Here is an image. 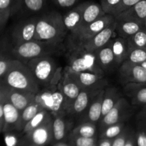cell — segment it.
<instances>
[{
  "instance_id": "cell-22",
  "label": "cell",
  "mask_w": 146,
  "mask_h": 146,
  "mask_svg": "<svg viewBox=\"0 0 146 146\" xmlns=\"http://www.w3.org/2000/svg\"><path fill=\"white\" fill-rule=\"evenodd\" d=\"M106 14L103 10L101 4L92 1H86L84 11H83L82 20L78 29L94 22Z\"/></svg>"
},
{
  "instance_id": "cell-55",
  "label": "cell",
  "mask_w": 146,
  "mask_h": 146,
  "mask_svg": "<svg viewBox=\"0 0 146 146\" xmlns=\"http://www.w3.org/2000/svg\"><path fill=\"white\" fill-rule=\"evenodd\" d=\"M93 146H96V144H95V145H93Z\"/></svg>"
},
{
  "instance_id": "cell-41",
  "label": "cell",
  "mask_w": 146,
  "mask_h": 146,
  "mask_svg": "<svg viewBox=\"0 0 146 146\" xmlns=\"http://www.w3.org/2000/svg\"><path fill=\"white\" fill-rule=\"evenodd\" d=\"M79 0H52L54 6L61 9H68L74 7Z\"/></svg>"
},
{
  "instance_id": "cell-33",
  "label": "cell",
  "mask_w": 146,
  "mask_h": 146,
  "mask_svg": "<svg viewBox=\"0 0 146 146\" xmlns=\"http://www.w3.org/2000/svg\"><path fill=\"white\" fill-rule=\"evenodd\" d=\"M125 129V123L123 122L118 123L109 125L104 129H103L102 138L108 139H114L120 135Z\"/></svg>"
},
{
  "instance_id": "cell-43",
  "label": "cell",
  "mask_w": 146,
  "mask_h": 146,
  "mask_svg": "<svg viewBox=\"0 0 146 146\" xmlns=\"http://www.w3.org/2000/svg\"><path fill=\"white\" fill-rule=\"evenodd\" d=\"M13 14L12 11L10 10H0V31L5 27L9 19Z\"/></svg>"
},
{
  "instance_id": "cell-21",
  "label": "cell",
  "mask_w": 146,
  "mask_h": 146,
  "mask_svg": "<svg viewBox=\"0 0 146 146\" xmlns=\"http://www.w3.org/2000/svg\"><path fill=\"white\" fill-rule=\"evenodd\" d=\"M96 55L98 64L104 73L111 72L115 67H119L116 64L110 42L96 51Z\"/></svg>"
},
{
  "instance_id": "cell-18",
  "label": "cell",
  "mask_w": 146,
  "mask_h": 146,
  "mask_svg": "<svg viewBox=\"0 0 146 146\" xmlns=\"http://www.w3.org/2000/svg\"><path fill=\"white\" fill-rule=\"evenodd\" d=\"M52 123L53 119L27 133L34 145L43 146L51 141L53 138Z\"/></svg>"
},
{
  "instance_id": "cell-3",
  "label": "cell",
  "mask_w": 146,
  "mask_h": 146,
  "mask_svg": "<svg viewBox=\"0 0 146 146\" xmlns=\"http://www.w3.org/2000/svg\"><path fill=\"white\" fill-rule=\"evenodd\" d=\"M65 50L64 44L32 40L19 45L13 46L11 54L13 58L25 63L35 58L58 55Z\"/></svg>"
},
{
  "instance_id": "cell-7",
  "label": "cell",
  "mask_w": 146,
  "mask_h": 146,
  "mask_svg": "<svg viewBox=\"0 0 146 146\" xmlns=\"http://www.w3.org/2000/svg\"><path fill=\"white\" fill-rule=\"evenodd\" d=\"M115 21V17L106 14L94 22L82 27L68 36L67 48L81 47L86 41Z\"/></svg>"
},
{
  "instance_id": "cell-4",
  "label": "cell",
  "mask_w": 146,
  "mask_h": 146,
  "mask_svg": "<svg viewBox=\"0 0 146 146\" xmlns=\"http://www.w3.org/2000/svg\"><path fill=\"white\" fill-rule=\"evenodd\" d=\"M0 80L8 87L18 91L36 94L41 89L29 68L17 59Z\"/></svg>"
},
{
  "instance_id": "cell-32",
  "label": "cell",
  "mask_w": 146,
  "mask_h": 146,
  "mask_svg": "<svg viewBox=\"0 0 146 146\" xmlns=\"http://www.w3.org/2000/svg\"><path fill=\"white\" fill-rule=\"evenodd\" d=\"M47 0H23L22 8L31 14H38L46 8Z\"/></svg>"
},
{
  "instance_id": "cell-31",
  "label": "cell",
  "mask_w": 146,
  "mask_h": 146,
  "mask_svg": "<svg viewBox=\"0 0 146 146\" xmlns=\"http://www.w3.org/2000/svg\"><path fill=\"white\" fill-rule=\"evenodd\" d=\"M127 40L130 48L146 47V27H144L140 29Z\"/></svg>"
},
{
  "instance_id": "cell-17",
  "label": "cell",
  "mask_w": 146,
  "mask_h": 146,
  "mask_svg": "<svg viewBox=\"0 0 146 146\" xmlns=\"http://www.w3.org/2000/svg\"><path fill=\"white\" fill-rule=\"evenodd\" d=\"M61 86L68 110L82 88L76 81V80L64 70L63 71V76L61 80Z\"/></svg>"
},
{
  "instance_id": "cell-26",
  "label": "cell",
  "mask_w": 146,
  "mask_h": 146,
  "mask_svg": "<svg viewBox=\"0 0 146 146\" xmlns=\"http://www.w3.org/2000/svg\"><path fill=\"white\" fill-rule=\"evenodd\" d=\"M65 114L53 116L52 130L53 139L56 141H61L65 138L68 129V121H66Z\"/></svg>"
},
{
  "instance_id": "cell-47",
  "label": "cell",
  "mask_w": 146,
  "mask_h": 146,
  "mask_svg": "<svg viewBox=\"0 0 146 146\" xmlns=\"http://www.w3.org/2000/svg\"><path fill=\"white\" fill-rule=\"evenodd\" d=\"M135 135L133 133H130L128 140L124 146H135Z\"/></svg>"
},
{
  "instance_id": "cell-27",
  "label": "cell",
  "mask_w": 146,
  "mask_h": 146,
  "mask_svg": "<svg viewBox=\"0 0 146 146\" xmlns=\"http://www.w3.org/2000/svg\"><path fill=\"white\" fill-rule=\"evenodd\" d=\"M146 16V0H141L131 8L120 13L115 17L136 19L144 23Z\"/></svg>"
},
{
  "instance_id": "cell-35",
  "label": "cell",
  "mask_w": 146,
  "mask_h": 146,
  "mask_svg": "<svg viewBox=\"0 0 146 146\" xmlns=\"http://www.w3.org/2000/svg\"><path fill=\"white\" fill-rule=\"evenodd\" d=\"M23 0H0V10H10L16 14L22 9Z\"/></svg>"
},
{
  "instance_id": "cell-50",
  "label": "cell",
  "mask_w": 146,
  "mask_h": 146,
  "mask_svg": "<svg viewBox=\"0 0 146 146\" xmlns=\"http://www.w3.org/2000/svg\"><path fill=\"white\" fill-rule=\"evenodd\" d=\"M54 146H69V145H66V144L65 143H59L56 144V145H55Z\"/></svg>"
},
{
  "instance_id": "cell-25",
  "label": "cell",
  "mask_w": 146,
  "mask_h": 146,
  "mask_svg": "<svg viewBox=\"0 0 146 146\" xmlns=\"http://www.w3.org/2000/svg\"><path fill=\"white\" fill-rule=\"evenodd\" d=\"M123 97L119 90L113 86H106L104 88V99L102 105V117L108 113L115 106L118 100ZM101 117V118H102Z\"/></svg>"
},
{
  "instance_id": "cell-23",
  "label": "cell",
  "mask_w": 146,
  "mask_h": 146,
  "mask_svg": "<svg viewBox=\"0 0 146 146\" xmlns=\"http://www.w3.org/2000/svg\"><path fill=\"white\" fill-rule=\"evenodd\" d=\"M104 94V89H102L93 98L85 115V121L96 123L101 120V117H102V105Z\"/></svg>"
},
{
  "instance_id": "cell-1",
  "label": "cell",
  "mask_w": 146,
  "mask_h": 146,
  "mask_svg": "<svg viewBox=\"0 0 146 146\" xmlns=\"http://www.w3.org/2000/svg\"><path fill=\"white\" fill-rule=\"evenodd\" d=\"M68 34L63 15L58 11H48L38 15L35 40L64 44Z\"/></svg>"
},
{
  "instance_id": "cell-44",
  "label": "cell",
  "mask_w": 146,
  "mask_h": 146,
  "mask_svg": "<svg viewBox=\"0 0 146 146\" xmlns=\"http://www.w3.org/2000/svg\"><path fill=\"white\" fill-rule=\"evenodd\" d=\"M138 119L141 123H146V105L142 107V109L140 111L138 114Z\"/></svg>"
},
{
  "instance_id": "cell-5",
  "label": "cell",
  "mask_w": 146,
  "mask_h": 146,
  "mask_svg": "<svg viewBox=\"0 0 146 146\" xmlns=\"http://www.w3.org/2000/svg\"><path fill=\"white\" fill-rule=\"evenodd\" d=\"M64 71L71 74L84 71L105 74L98 64L96 52H90L83 47L68 48L67 65Z\"/></svg>"
},
{
  "instance_id": "cell-10",
  "label": "cell",
  "mask_w": 146,
  "mask_h": 146,
  "mask_svg": "<svg viewBox=\"0 0 146 146\" xmlns=\"http://www.w3.org/2000/svg\"><path fill=\"white\" fill-rule=\"evenodd\" d=\"M119 79L123 85L129 83H146V69L141 64L125 60L118 68Z\"/></svg>"
},
{
  "instance_id": "cell-51",
  "label": "cell",
  "mask_w": 146,
  "mask_h": 146,
  "mask_svg": "<svg viewBox=\"0 0 146 146\" xmlns=\"http://www.w3.org/2000/svg\"><path fill=\"white\" fill-rule=\"evenodd\" d=\"M141 64L146 69V61H145V62H143V63H142V64Z\"/></svg>"
},
{
  "instance_id": "cell-13",
  "label": "cell",
  "mask_w": 146,
  "mask_h": 146,
  "mask_svg": "<svg viewBox=\"0 0 146 146\" xmlns=\"http://www.w3.org/2000/svg\"><path fill=\"white\" fill-rule=\"evenodd\" d=\"M2 84L4 98L8 100L11 104H13L21 112L26 107H27L30 104L34 101L36 94L18 91V90L9 88L3 83Z\"/></svg>"
},
{
  "instance_id": "cell-42",
  "label": "cell",
  "mask_w": 146,
  "mask_h": 146,
  "mask_svg": "<svg viewBox=\"0 0 146 146\" xmlns=\"http://www.w3.org/2000/svg\"><path fill=\"white\" fill-rule=\"evenodd\" d=\"M143 127V126H142ZM144 128V127H143ZM135 143L137 146H146V128L141 129L135 134Z\"/></svg>"
},
{
  "instance_id": "cell-49",
  "label": "cell",
  "mask_w": 146,
  "mask_h": 146,
  "mask_svg": "<svg viewBox=\"0 0 146 146\" xmlns=\"http://www.w3.org/2000/svg\"><path fill=\"white\" fill-rule=\"evenodd\" d=\"M4 98V91H3V84L0 81V100Z\"/></svg>"
},
{
  "instance_id": "cell-34",
  "label": "cell",
  "mask_w": 146,
  "mask_h": 146,
  "mask_svg": "<svg viewBox=\"0 0 146 146\" xmlns=\"http://www.w3.org/2000/svg\"><path fill=\"white\" fill-rule=\"evenodd\" d=\"M126 60L138 64L145 62L146 61V47L130 48Z\"/></svg>"
},
{
  "instance_id": "cell-12",
  "label": "cell",
  "mask_w": 146,
  "mask_h": 146,
  "mask_svg": "<svg viewBox=\"0 0 146 146\" xmlns=\"http://www.w3.org/2000/svg\"><path fill=\"white\" fill-rule=\"evenodd\" d=\"M101 90L81 89L77 98L68 108L67 115L73 117L84 116L92 99Z\"/></svg>"
},
{
  "instance_id": "cell-16",
  "label": "cell",
  "mask_w": 146,
  "mask_h": 146,
  "mask_svg": "<svg viewBox=\"0 0 146 146\" xmlns=\"http://www.w3.org/2000/svg\"><path fill=\"white\" fill-rule=\"evenodd\" d=\"M123 90L133 106L146 105V83H129L123 86Z\"/></svg>"
},
{
  "instance_id": "cell-29",
  "label": "cell",
  "mask_w": 146,
  "mask_h": 146,
  "mask_svg": "<svg viewBox=\"0 0 146 146\" xmlns=\"http://www.w3.org/2000/svg\"><path fill=\"white\" fill-rule=\"evenodd\" d=\"M43 107L36 101H34L27 107H26L24 110L21 112V117H20V123L19 130L24 129L26 124L31 121L33 118L36 115L37 113L39 112L41 110L43 109Z\"/></svg>"
},
{
  "instance_id": "cell-28",
  "label": "cell",
  "mask_w": 146,
  "mask_h": 146,
  "mask_svg": "<svg viewBox=\"0 0 146 146\" xmlns=\"http://www.w3.org/2000/svg\"><path fill=\"white\" fill-rule=\"evenodd\" d=\"M53 119V115L47 110L43 108L42 110L37 113L35 116L30 121H29L23 129L24 133H28L30 131L34 130V128L46 123L48 121Z\"/></svg>"
},
{
  "instance_id": "cell-40",
  "label": "cell",
  "mask_w": 146,
  "mask_h": 146,
  "mask_svg": "<svg viewBox=\"0 0 146 146\" xmlns=\"http://www.w3.org/2000/svg\"><path fill=\"white\" fill-rule=\"evenodd\" d=\"M130 133L129 131L124 129V131L118 136L115 138L112 141V146H124L128 140Z\"/></svg>"
},
{
  "instance_id": "cell-20",
  "label": "cell",
  "mask_w": 146,
  "mask_h": 146,
  "mask_svg": "<svg viewBox=\"0 0 146 146\" xmlns=\"http://www.w3.org/2000/svg\"><path fill=\"white\" fill-rule=\"evenodd\" d=\"M1 101H2L3 107H4V130L13 128L19 130L21 111L17 109L5 98H3Z\"/></svg>"
},
{
  "instance_id": "cell-46",
  "label": "cell",
  "mask_w": 146,
  "mask_h": 146,
  "mask_svg": "<svg viewBox=\"0 0 146 146\" xmlns=\"http://www.w3.org/2000/svg\"><path fill=\"white\" fill-rule=\"evenodd\" d=\"M17 142V139L14 136L7 135L5 138V143L7 146H16Z\"/></svg>"
},
{
  "instance_id": "cell-8",
  "label": "cell",
  "mask_w": 146,
  "mask_h": 146,
  "mask_svg": "<svg viewBox=\"0 0 146 146\" xmlns=\"http://www.w3.org/2000/svg\"><path fill=\"white\" fill-rule=\"evenodd\" d=\"M38 15L21 20L15 24L11 31V41L13 46L35 40L36 28Z\"/></svg>"
},
{
  "instance_id": "cell-38",
  "label": "cell",
  "mask_w": 146,
  "mask_h": 146,
  "mask_svg": "<svg viewBox=\"0 0 146 146\" xmlns=\"http://www.w3.org/2000/svg\"><path fill=\"white\" fill-rule=\"evenodd\" d=\"M140 1H141V0H121L119 4L116 7V8L113 10L112 15L115 17L116 15L119 14L120 13L123 12V11H125L128 9L132 7L133 6L139 2Z\"/></svg>"
},
{
  "instance_id": "cell-14",
  "label": "cell",
  "mask_w": 146,
  "mask_h": 146,
  "mask_svg": "<svg viewBox=\"0 0 146 146\" xmlns=\"http://www.w3.org/2000/svg\"><path fill=\"white\" fill-rule=\"evenodd\" d=\"M115 31V22H113L99 33L88 40L82 46L90 52L96 53L100 48L109 44Z\"/></svg>"
},
{
  "instance_id": "cell-39",
  "label": "cell",
  "mask_w": 146,
  "mask_h": 146,
  "mask_svg": "<svg viewBox=\"0 0 146 146\" xmlns=\"http://www.w3.org/2000/svg\"><path fill=\"white\" fill-rule=\"evenodd\" d=\"M121 1V0H101L100 4L106 14L112 15L113 11L119 4Z\"/></svg>"
},
{
  "instance_id": "cell-54",
  "label": "cell",
  "mask_w": 146,
  "mask_h": 146,
  "mask_svg": "<svg viewBox=\"0 0 146 146\" xmlns=\"http://www.w3.org/2000/svg\"><path fill=\"white\" fill-rule=\"evenodd\" d=\"M31 146H37V145H31Z\"/></svg>"
},
{
  "instance_id": "cell-9",
  "label": "cell",
  "mask_w": 146,
  "mask_h": 146,
  "mask_svg": "<svg viewBox=\"0 0 146 146\" xmlns=\"http://www.w3.org/2000/svg\"><path fill=\"white\" fill-rule=\"evenodd\" d=\"M131 103L124 97H121L109 112L101 118L100 126L103 130L109 125L124 122L131 116Z\"/></svg>"
},
{
  "instance_id": "cell-48",
  "label": "cell",
  "mask_w": 146,
  "mask_h": 146,
  "mask_svg": "<svg viewBox=\"0 0 146 146\" xmlns=\"http://www.w3.org/2000/svg\"><path fill=\"white\" fill-rule=\"evenodd\" d=\"M112 139L108 138H102L100 141L98 146H112Z\"/></svg>"
},
{
  "instance_id": "cell-53",
  "label": "cell",
  "mask_w": 146,
  "mask_h": 146,
  "mask_svg": "<svg viewBox=\"0 0 146 146\" xmlns=\"http://www.w3.org/2000/svg\"><path fill=\"white\" fill-rule=\"evenodd\" d=\"M141 125H142V126H143L144 128H146V123L145 124H143V123H141Z\"/></svg>"
},
{
  "instance_id": "cell-11",
  "label": "cell",
  "mask_w": 146,
  "mask_h": 146,
  "mask_svg": "<svg viewBox=\"0 0 146 146\" xmlns=\"http://www.w3.org/2000/svg\"><path fill=\"white\" fill-rule=\"evenodd\" d=\"M68 74L76 80L82 89L101 90L105 88L108 85V81L104 77V75L96 73L84 71Z\"/></svg>"
},
{
  "instance_id": "cell-24",
  "label": "cell",
  "mask_w": 146,
  "mask_h": 146,
  "mask_svg": "<svg viewBox=\"0 0 146 146\" xmlns=\"http://www.w3.org/2000/svg\"><path fill=\"white\" fill-rule=\"evenodd\" d=\"M110 44L112 48L117 65L120 66L121 64L127 59L129 52L130 48L128 40L118 36L117 38H112L111 40Z\"/></svg>"
},
{
  "instance_id": "cell-15",
  "label": "cell",
  "mask_w": 146,
  "mask_h": 146,
  "mask_svg": "<svg viewBox=\"0 0 146 146\" xmlns=\"http://www.w3.org/2000/svg\"><path fill=\"white\" fill-rule=\"evenodd\" d=\"M115 33H116L118 36L125 39H128L130 36L145 27L144 23L133 19L115 17Z\"/></svg>"
},
{
  "instance_id": "cell-6",
  "label": "cell",
  "mask_w": 146,
  "mask_h": 146,
  "mask_svg": "<svg viewBox=\"0 0 146 146\" xmlns=\"http://www.w3.org/2000/svg\"><path fill=\"white\" fill-rule=\"evenodd\" d=\"M24 64L31 71L41 88L49 86L61 68L51 56L33 58Z\"/></svg>"
},
{
  "instance_id": "cell-19",
  "label": "cell",
  "mask_w": 146,
  "mask_h": 146,
  "mask_svg": "<svg viewBox=\"0 0 146 146\" xmlns=\"http://www.w3.org/2000/svg\"><path fill=\"white\" fill-rule=\"evenodd\" d=\"M86 4V1L80 3L68 10L64 15H63L64 25L66 29L68 30L69 34L76 31L79 28L81 20H82L83 11H84Z\"/></svg>"
},
{
  "instance_id": "cell-52",
  "label": "cell",
  "mask_w": 146,
  "mask_h": 146,
  "mask_svg": "<svg viewBox=\"0 0 146 146\" xmlns=\"http://www.w3.org/2000/svg\"><path fill=\"white\" fill-rule=\"evenodd\" d=\"M144 25H145V27H146V16H145V19H144Z\"/></svg>"
},
{
  "instance_id": "cell-2",
  "label": "cell",
  "mask_w": 146,
  "mask_h": 146,
  "mask_svg": "<svg viewBox=\"0 0 146 146\" xmlns=\"http://www.w3.org/2000/svg\"><path fill=\"white\" fill-rule=\"evenodd\" d=\"M63 71L61 68L51 84L47 87L41 88L34 98V101L49 111L53 116L59 114L67 115L68 107L61 86Z\"/></svg>"
},
{
  "instance_id": "cell-36",
  "label": "cell",
  "mask_w": 146,
  "mask_h": 146,
  "mask_svg": "<svg viewBox=\"0 0 146 146\" xmlns=\"http://www.w3.org/2000/svg\"><path fill=\"white\" fill-rule=\"evenodd\" d=\"M17 59L12 56H0V78H2L6 73L14 65Z\"/></svg>"
},
{
  "instance_id": "cell-30",
  "label": "cell",
  "mask_w": 146,
  "mask_h": 146,
  "mask_svg": "<svg viewBox=\"0 0 146 146\" xmlns=\"http://www.w3.org/2000/svg\"><path fill=\"white\" fill-rule=\"evenodd\" d=\"M96 133V123L84 121L73 130L72 134L86 138H94Z\"/></svg>"
},
{
  "instance_id": "cell-45",
  "label": "cell",
  "mask_w": 146,
  "mask_h": 146,
  "mask_svg": "<svg viewBox=\"0 0 146 146\" xmlns=\"http://www.w3.org/2000/svg\"><path fill=\"white\" fill-rule=\"evenodd\" d=\"M4 107L1 100H0V131L4 129Z\"/></svg>"
},
{
  "instance_id": "cell-37",
  "label": "cell",
  "mask_w": 146,
  "mask_h": 146,
  "mask_svg": "<svg viewBox=\"0 0 146 146\" xmlns=\"http://www.w3.org/2000/svg\"><path fill=\"white\" fill-rule=\"evenodd\" d=\"M71 142L74 146H93L96 144V138H86L72 134Z\"/></svg>"
}]
</instances>
